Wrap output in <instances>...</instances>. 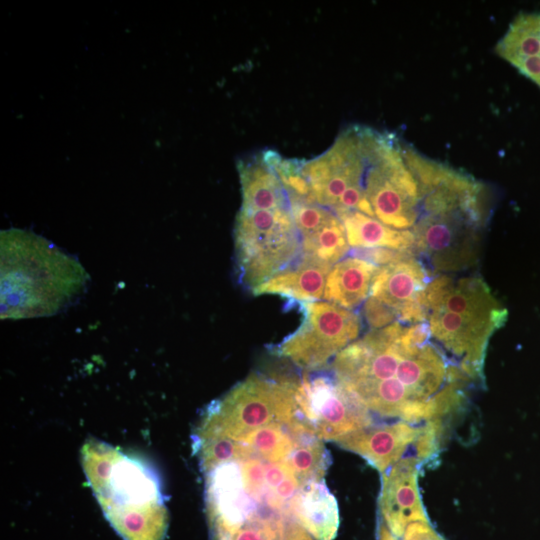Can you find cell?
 Segmentation results:
<instances>
[{"label":"cell","mask_w":540,"mask_h":540,"mask_svg":"<svg viewBox=\"0 0 540 540\" xmlns=\"http://www.w3.org/2000/svg\"><path fill=\"white\" fill-rule=\"evenodd\" d=\"M403 152L419 190L414 254L432 276L473 267L490 215L486 185L406 143Z\"/></svg>","instance_id":"1"},{"label":"cell","mask_w":540,"mask_h":540,"mask_svg":"<svg viewBox=\"0 0 540 540\" xmlns=\"http://www.w3.org/2000/svg\"><path fill=\"white\" fill-rule=\"evenodd\" d=\"M89 280L81 264L46 239L23 230L1 233V318L56 314Z\"/></svg>","instance_id":"2"},{"label":"cell","mask_w":540,"mask_h":540,"mask_svg":"<svg viewBox=\"0 0 540 540\" xmlns=\"http://www.w3.org/2000/svg\"><path fill=\"white\" fill-rule=\"evenodd\" d=\"M426 322L433 342L473 381L484 383V363L492 335L508 311L478 275L438 274L425 291Z\"/></svg>","instance_id":"3"},{"label":"cell","mask_w":540,"mask_h":540,"mask_svg":"<svg viewBox=\"0 0 540 540\" xmlns=\"http://www.w3.org/2000/svg\"><path fill=\"white\" fill-rule=\"evenodd\" d=\"M81 458L105 517L124 540H164L168 512L146 463L96 439L85 442Z\"/></svg>","instance_id":"4"},{"label":"cell","mask_w":540,"mask_h":540,"mask_svg":"<svg viewBox=\"0 0 540 540\" xmlns=\"http://www.w3.org/2000/svg\"><path fill=\"white\" fill-rule=\"evenodd\" d=\"M234 241L239 283L251 291L296 263L302 254L290 204L270 209L241 207Z\"/></svg>","instance_id":"5"},{"label":"cell","mask_w":540,"mask_h":540,"mask_svg":"<svg viewBox=\"0 0 540 540\" xmlns=\"http://www.w3.org/2000/svg\"><path fill=\"white\" fill-rule=\"evenodd\" d=\"M296 382L251 373L221 399L212 401L201 421L236 441L274 421L288 426L302 422L295 400Z\"/></svg>","instance_id":"6"},{"label":"cell","mask_w":540,"mask_h":540,"mask_svg":"<svg viewBox=\"0 0 540 540\" xmlns=\"http://www.w3.org/2000/svg\"><path fill=\"white\" fill-rule=\"evenodd\" d=\"M368 163L363 191L374 218L399 230H411L418 213L419 190L409 168L403 142L382 134Z\"/></svg>","instance_id":"7"},{"label":"cell","mask_w":540,"mask_h":540,"mask_svg":"<svg viewBox=\"0 0 540 540\" xmlns=\"http://www.w3.org/2000/svg\"><path fill=\"white\" fill-rule=\"evenodd\" d=\"M300 305L303 312L300 326L270 350L310 372L322 368L354 342L362 322L354 310L332 302L318 300Z\"/></svg>","instance_id":"8"},{"label":"cell","mask_w":540,"mask_h":540,"mask_svg":"<svg viewBox=\"0 0 540 540\" xmlns=\"http://www.w3.org/2000/svg\"><path fill=\"white\" fill-rule=\"evenodd\" d=\"M295 400L301 420L323 441L336 442L373 425L371 412L332 372H304L296 382Z\"/></svg>","instance_id":"9"},{"label":"cell","mask_w":540,"mask_h":540,"mask_svg":"<svg viewBox=\"0 0 540 540\" xmlns=\"http://www.w3.org/2000/svg\"><path fill=\"white\" fill-rule=\"evenodd\" d=\"M432 277L426 265L411 253L378 267L369 295L391 308L402 324L426 322L425 291Z\"/></svg>","instance_id":"10"},{"label":"cell","mask_w":540,"mask_h":540,"mask_svg":"<svg viewBox=\"0 0 540 540\" xmlns=\"http://www.w3.org/2000/svg\"><path fill=\"white\" fill-rule=\"evenodd\" d=\"M422 466L411 454L404 456L382 474L378 498L380 520L398 538H402L409 524L430 522L418 485Z\"/></svg>","instance_id":"11"},{"label":"cell","mask_w":540,"mask_h":540,"mask_svg":"<svg viewBox=\"0 0 540 540\" xmlns=\"http://www.w3.org/2000/svg\"><path fill=\"white\" fill-rule=\"evenodd\" d=\"M210 534L212 540H315L291 511L251 496L236 520Z\"/></svg>","instance_id":"12"},{"label":"cell","mask_w":540,"mask_h":540,"mask_svg":"<svg viewBox=\"0 0 540 540\" xmlns=\"http://www.w3.org/2000/svg\"><path fill=\"white\" fill-rule=\"evenodd\" d=\"M422 423L397 421L371 425L338 439L335 443L364 458L381 474L402 459L413 447L421 432Z\"/></svg>","instance_id":"13"},{"label":"cell","mask_w":540,"mask_h":540,"mask_svg":"<svg viewBox=\"0 0 540 540\" xmlns=\"http://www.w3.org/2000/svg\"><path fill=\"white\" fill-rule=\"evenodd\" d=\"M495 53L540 88V12L517 14Z\"/></svg>","instance_id":"14"},{"label":"cell","mask_w":540,"mask_h":540,"mask_svg":"<svg viewBox=\"0 0 540 540\" xmlns=\"http://www.w3.org/2000/svg\"><path fill=\"white\" fill-rule=\"evenodd\" d=\"M331 268L301 256L296 263L253 289L252 293L255 296L279 295L299 303L318 301L323 298L326 278Z\"/></svg>","instance_id":"15"},{"label":"cell","mask_w":540,"mask_h":540,"mask_svg":"<svg viewBox=\"0 0 540 540\" xmlns=\"http://www.w3.org/2000/svg\"><path fill=\"white\" fill-rule=\"evenodd\" d=\"M297 521L315 540H333L339 528L336 498L324 480L302 484L292 502Z\"/></svg>","instance_id":"16"},{"label":"cell","mask_w":540,"mask_h":540,"mask_svg":"<svg viewBox=\"0 0 540 540\" xmlns=\"http://www.w3.org/2000/svg\"><path fill=\"white\" fill-rule=\"evenodd\" d=\"M377 269L375 264L352 255L340 260L327 275L323 299L355 310L368 298Z\"/></svg>","instance_id":"17"},{"label":"cell","mask_w":540,"mask_h":540,"mask_svg":"<svg viewBox=\"0 0 540 540\" xmlns=\"http://www.w3.org/2000/svg\"><path fill=\"white\" fill-rule=\"evenodd\" d=\"M337 216L344 226L348 244L353 248L413 251L415 239L412 230L392 228L358 211L343 212Z\"/></svg>","instance_id":"18"},{"label":"cell","mask_w":540,"mask_h":540,"mask_svg":"<svg viewBox=\"0 0 540 540\" xmlns=\"http://www.w3.org/2000/svg\"><path fill=\"white\" fill-rule=\"evenodd\" d=\"M288 427L294 438V447L282 463L301 485L324 480L332 459L323 440L305 423L299 422Z\"/></svg>","instance_id":"19"},{"label":"cell","mask_w":540,"mask_h":540,"mask_svg":"<svg viewBox=\"0 0 540 540\" xmlns=\"http://www.w3.org/2000/svg\"><path fill=\"white\" fill-rule=\"evenodd\" d=\"M302 257L310 258L329 266L335 265L349 251L344 226L338 218L319 231L301 237Z\"/></svg>","instance_id":"20"},{"label":"cell","mask_w":540,"mask_h":540,"mask_svg":"<svg viewBox=\"0 0 540 540\" xmlns=\"http://www.w3.org/2000/svg\"><path fill=\"white\" fill-rule=\"evenodd\" d=\"M241 442L251 450L252 455L275 463H282L294 447L289 427L277 421L249 433Z\"/></svg>","instance_id":"21"},{"label":"cell","mask_w":540,"mask_h":540,"mask_svg":"<svg viewBox=\"0 0 540 540\" xmlns=\"http://www.w3.org/2000/svg\"><path fill=\"white\" fill-rule=\"evenodd\" d=\"M362 314L370 330L381 329L398 322L396 313L371 295L363 303Z\"/></svg>","instance_id":"22"},{"label":"cell","mask_w":540,"mask_h":540,"mask_svg":"<svg viewBox=\"0 0 540 540\" xmlns=\"http://www.w3.org/2000/svg\"><path fill=\"white\" fill-rule=\"evenodd\" d=\"M402 540H445L430 522H414L407 526Z\"/></svg>","instance_id":"23"},{"label":"cell","mask_w":540,"mask_h":540,"mask_svg":"<svg viewBox=\"0 0 540 540\" xmlns=\"http://www.w3.org/2000/svg\"><path fill=\"white\" fill-rule=\"evenodd\" d=\"M376 540H402L396 537L385 525L383 521L379 519L377 526Z\"/></svg>","instance_id":"24"}]
</instances>
